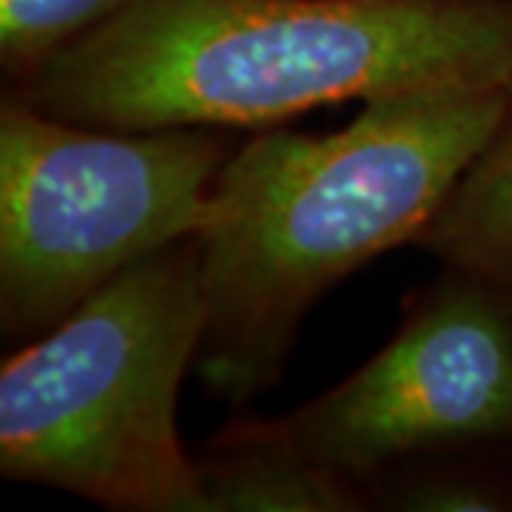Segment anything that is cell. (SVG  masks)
Instances as JSON below:
<instances>
[{
  "mask_svg": "<svg viewBox=\"0 0 512 512\" xmlns=\"http://www.w3.org/2000/svg\"><path fill=\"white\" fill-rule=\"evenodd\" d=\"M256 421L362 493L404 458L512 447V271L444 262L376 356L288 416Z\"/></svg>",
  "mask_w": 512,
  "mask_h": 512,
  "instance_id": "5",
  "label": "cell"
},
{
  "mask_svg": "<svg viewBox=\"0 0 512 512\" xmlns=\"http://www.w3.org/2000/svg\"><path fill=\"white\" fill-rule=\"evenodd\" d=\"M512 83L456 80L362 103L325 134L259 131L222 168L200 239L194 373L231 407L282 382L302 322L345 276L413 245L487 146Z\"/></svg>",
  "mask_w": 512,
  "mask_h": 512,
  "instance_id": "1",
  "label": "cell"
},
{
  "mask_svg": "<svg viewBox=\"0 0 512 512\" xmlns=\"http://www.w3.org/2000/svg\"><path fill=\"white\" fill-rule=\"evenodd\" d=\"M413 245L441 265L512 271V86L487 146Z\"/></svg>",
  "mask_w": 512,
  "mask_h": 512,
  "instance_id": "7",
  "label": "cell"
},
{
  "mask_svg": "<svg viewBox=\"0 0 512 512\" xmlns=\"http://www.w3.org/2000/svg\"><path fill=\"white\" fill-rule=\"evenodd\" d=\"M131 0H0V72L6 89L35 77L77 37Z\"/></svg>",
  "mask_w": 512,
  "mask_h": 512,
  "instance_id": "9",
  "label": "cell"
},
{
  "mask_svg": "<svg viewBox=\"0 0 512 512\" xmlns=\"http://www.w3.org/2000/svg\"><path fill=\"white\" fill-rule=\"evenodd\" d=\"M379 512L512 510V447H467L382 467L365 481Z\"/></svg>",
  "mask_w": 512,
  "mask_h": 512,
  "instance_id": "8",
  "label": "cell"
},
{
  "mask_svg": "<svg viewBox=\"0 0 512 512\" xmlns=\"http://www.w3.org/2000/svg\"><path fill=\"white\" fill-rule=\"evenodd\" d=\"M456 80L512 83V0H131L3 97L83 126L237 131Z\"/></svg>",
  "mask_w": 512,
  "mask_h": 512,
  "instance_id": "2",
  "label": "cell"
},
{
  "mask_svg": "<svg viewBox=\"0 0 512 512\" xmlns=\"http://www.w3.org/2000/svg\"><path fill=\"white\" fill-rule=\"evenodd\" d=\"M234 128L126 131L0 106V333L23 348L165 245L197 237Z\"/></svg>",
  "mask_w": 512,
  "mask_h": 512,
  "instance_id": "4",
  "label": "cell"
},
{
  "mask_svg": "<svg viewBox=\"0 0 512 512\" xmlns=\"http://www.w3.org/2000/svg\"><path fill=\"white\" fill-rule=\"evenodd\" d=\"M202 512H370L367 495L274 439L256 416L228 421L197 458Z\"/></svg>",
  "mask_w": 512,
  "mask_h": 512,
  "instance_id": "6",
  "label": "cell"
},
{
  "mask_svg": "<svg viewBox=\"0 0 512 512\" xmlns=\"http://www.w3.org/2000/svg\"><path fill=\"white\" fill-rule=\"evenodd\" d=\"M205 330L200 239L165 245L0 367V476L114 512H202L177 399Z\"/></svg>",
  "mask_w": 512,
  "mask_h": 512,
  "instance_id": "3",
  "label": "cell"
}]
</instances>
